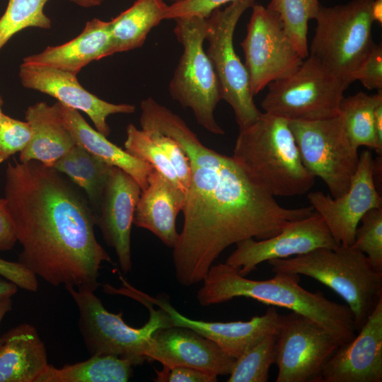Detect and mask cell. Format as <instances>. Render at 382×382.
Masks as SVG:
<instances>
[{
  "label": "cell",
  "mask_w": 382,
  "mask_h": 382,
  "mask_svg": "<svg viewBox=\"0 0 382 382\" xmlns=\"http://www.w3.org/2000/svg\"><path fill=\"white\" fill-rule=\"evenodd\" d=\"M359 81L368 90L382 91V46L375 45L350 78V83Z\"/></svg>",
  "instance_id": "obj_37"
},
{
  "label": "cell",
  "mask_w": 382,
  "mask_h": 382,
  "mask_svg": "<svg viewBox=\"0 0 382 382\" xmlns=\"http://www.w3.org/2000/svg\"><path fill=\"white\" fill-rule=\"evenodd\" d=\"M382 99V91L374 95L358 92L342 98L339 114L343 120L347 137L352 146L359 149L364 146L377 149L374 111L378 102Z\"/></svg>",
  "instance_id": "obj_29"
},
{
  "label": "cell",
  "mask_w": 382,
  "mask_h": 382,
  "mask_svg": "<svg viewBox=\"0 0 382 382\" xmlns=\"http://www.w3.org/2000/svg\"><path fill=\"white\" fill-rule=\"evenodd\" d=\"M173 32L183 52L169 83L173 99L192 111L197 123L212 134L224 130L215 120L214 111L221 100L214 66L204 50L207 18L188 16L174 20Z\"/></svg>",
  "instance_id": "obj_8"
},
{
  "label": "cell",
  "mask_w": 382,
  "mask_h": 382,
  "mask_svg": "<svg viewBox=\"0 0 382 382\" xmlns=\"http://www.w3.org/2000/svg\"><path fill=\"white\" fill-rule=\"evenodd\" d=\"M104 0H71V1L83 7L98 6Z\"/></svg>",
  "instance_id": "obj_46"
},
{
  "label": "cell",
  "mask_w": 382,
  "mask_h": 382,
  "mask_svg": "<svg viewBox=\"0 0 382 382\" xmlns=\"http://www.w3.org/2000/svg\"><path fill=\"white\" fill-rule=\"evenodd\" d=\"M289 125L304 166L325 183L331 197L345 193L357 170L359 154L347 137L341 115L289 120Z\"/></svg>",
  "instance_id": "obj_11"
},
{
  "label": "cell",
  "mask_w": 382,
  "mask_h": 382,
  "mask_svg": "<svg viewBox=\"0 0 382 382\" xmlns=\"http://www.w3.org/2000/svg\"><path fill=\"white\" fill-rule=\"evenodd\" d=\"M307 198L310 205L323 219L336 243L352 245L362 216L372 209L382 207V198L376 185L371 152L364 150L359 155L349 188L342 195L334 198L321 191H311Z\"/></svg>",
  "instance_id": "obj_15"
},
{
  "label": "cell",
  "mask_w": 382,
  "mask_h": 382,
  "mask_svg": "<svg viewBox=\"0 0 382 382\" xmlns=\"http://www.w3.org/2000/svg\"><path fill=\"white\" fill-rule=\"evenodd\" d=\"M339 345L328 330L311 318L294 311L279 315L276 382H320L326 361Z\"/></svg>",
  "instance_id": "obj_13"
},
{
  "label": "cell",
  "mask_w": 382,
  "mask_h": 382,
  "mask_svg": "<svg viewBox=\"0 0 382 382\" xmlns=\"http://www.w3.org/2000/svg\"><path fill=\"white\" fill-rule=\"evenodd\" d=\"M236 245L225 263L237 268L238 274L243 277L265 261L291 257L320 248L338 246L316 211L306 218L290 222L271 238L260 241L250 238L238 242Z\"/></svg>",
  "instance_id": "obj_16"
},
{
  "label": "cell",
  "mask_w": 382,
  "mask_h": 382,
  "mask_svg": "<svg viewBox=\"0 0 382 382\" xmlns=\"http://www.w3.org/2000/svg\"><path fill=\"white\" fill-rule=\"evenodd\" d=\"M168 5L163 0H137L111 22V40L108 56L141 47L164 16Z\"/></svg>",
  "instance_id": "obj_26"
},
{
  "label": "cell",
  "mask_w": 382,
  "mask_h": 382,
  "mask_svg": "<svg viewBox=\"0 0 382 382\" xmlns=\"http://www.w3.org/2000/svg\"><path fill=\"white\" fill-rule=\"evenodd\" d=\"M30 138L31 129L27 121L18 120L3 113L0 119V163L13 154L21 153Z\"/></svg>",
  "instance_id": "obj_35"
},
{
  "label": "cell",
  "mask_w": 382,
  "mask_h": 382,
  "mask_svg": "<svg viewBox=\"0 0 382 382\" xmlns=\"http://www.w3.org/2000/svg\"><path fill=\"white\" fill-rule=\"evenodd\" d=\"M12 309V301L10 296L0 297V325L4 316ZM1 335L0 333V343Z\"/></svg>",
  "instance_id": "obj_45"
},
{
  "label": "cell",
  "mask_w": 382,
  "mask_h": 382,
  "mask_svg": "<svg viewBox=\"0 0 382 382\" xmlns=\"http://www.w3.org/2000/svg\"><path fill=\"white\" fill-rule=\"evenodd\" d=\"M146 356L163 366H188L217 376L229 375L236 360L212 340L179 326L157 330Z\"/></svg>",
  "instance_id": "obj_20"
},
{
  "label": "cell",
  "mask_w": 382,
  "mask_h": 382,
  "mask_svg": "<svg viewBox=\"0 0 382 382\" xmlns=\"http://www.w3.org/2000/svg\"><path fill=\"white\" fill-rule=\"evenodd\" d=\"M18 291V286L14 283L0 278V297L13 296Z\"/></svg>",
  "instance_id": "obj_43"
},
{
  "label": "cell",
  "mask_w": 382,
  "mask_h": 382,
  "mask_svg": "<svg viewBox=\"0 0 382 382\" xmlns=\"http://www.w3.org/2000/svg\"><path fill=\"white\" fill-rule=\"evenodd\" d=\"M371 15L373 22L382 24V0H373Z\"/></svg>",
  "instance_id": "obj_44"
},
{
  "label": "cell",
  "mask_w": 382,
  "mask_h": 382,
  "mask_svg": "<svg viewBox=\"0 0 382 382\" xmlns=\"http://www.w3.org/2000/svg\"><path fill=\"white\" fill-rule=\"evenodd\" d=\"M374 126L378 156L382 154V99L376 105L374 111Z\"/></svg>",
  "instance_id": "obj_42"
},
{
  "label": "cell",
  "mask_w": 382,
  "mask_h": 382,
  "mask_svg": "<svg viewBox=\"0 0 382 382\" xmlns=\"http://www.w3.org/2000/svg\"><path fill=\"white\" fill-rule=\"evenodd\" d=\"M3 104H4V101L1 97L0 96V119H1V115H3V112H2Z\"/></svg>",
  "instance_id": "obj_47"
},
{
  "label": "cell",
  "mask_w": 382,
  "mask_h": 382,
  "mask_svg": "<svg viewBox=\"0 0 382 382\" xmlns=\"http://www.w3.org/2000/svg\"><path fill=\"white\" fill-rule=\"evenodd\" d=\"M145 131L165 153L186 194L191 178V168L187 156L179 144L170 137L156 130Z\"/></svg>",
  "instance_id": "obj_36"
},
{
  "label": "cell",
  "mask_w": 382,
  "mask_h": 382,
  "mask_svg": "<svg viewBox=\"0 0 382 382\" xmlns=\"http://www.w3.org/2000/svg\"><path fill=\"white\" fill-rule=\"evenodd\" d=\"M274 197L310 192L316 177L304 166L289 120L262 112L240 129L232 156Z\"/></svg>",
  "instance_id": "obj_4"
},
{
  "label": "cell",
  "mask_w": 382,
  "mask_h": 382,
  "mask_svg": "<svg viewBox=\"0 0 382 382\" xmlns=\"http://www.w3.org/2000/svg\"><path fill=\"white\" fill-rule=\"evenodd\" d=\"M4 199L22 246L18 262L52 286L96 291L103 262L97 215L74 183L37 161L8 163Z\"/></svg>",
  "instance_id": "obj_2"
},
{
  "label": "cell",
  "mask_w": 382,
  "mask_h": 382,
  "mask_svg": "<svg viewBox=\"0 0 382 382\" xmlns=\"http://www.w3.org/2000/svg\"><path fill=\"white\" fill-rule=\"evenodd\" d=\"M357 332L328 359L320 382L382 381V300Z\"/></svg>",
  "instance_id": "obj_18"
},
{
  "label": "cell",
  "mask_w": 382,
  "mask_h": 382,
  "mask_svg": "<svg viewBox=\"0 0 382 382\" xmlns=\"http://www.w3.org/2000/svg\"><path fill=\"white\" fill-rule=\"evenodd\" d=\"M115 293L135 301H145L157 306L168 315L172 326L188 328L212 340L229 356L236 359L265 337L277 333L279 314L275 306H269L265 314L248 321L209 322L190 318L175 310L164 296L156 297L138 290L125 279Z\"/></svg>",
  "instance_id": "obj_14"
},
{
  "label": "cell",
  "mask_w": 382,
  "mask_h": 382,
  "mask_svg": "<svg viewBox=\"0 0 382 382\" xmlns=\"http://www.w3.org/2000/svg\"><path fill=\"white\" fill-rule=\"evenodd\" d=\"M112 167L77 144L52 166L83 190L96 215Z\"/></svg>",
  "instance_id": "obj_28"
},
{
  "label": "cell",
  "mask_w": 382,
  "mask_h": 382,
  "mask_svg": "<svg viewBox=\"0 0 382 382\" xmlns=\"http://www.w3.org/2000/svg\"><path fill=\"white\" fill-rule=\"evenodd\" d=\"M25 120L31 138L20 153V162L39 161L52 166L75 145V141L61 115L58 102L50 105L39 102L28 108Z\"/></svg>",
  "instance_id": "obj_23"
},
{
  "label": "cell",
  "mask_w": 382,
  "mask_h": 382,
  "mask_svg": "<svg viewBox=\"0 0 382 382\" xmlns=\"http://www.w3.org/2000/svg\"><path fill=\"white\" fill-rule=\"evenodd\" d=\"M373 0L320 6L308 55L320 62L348 86L353 72L376 45L372 37Z\"/></svg>",
  "instance_id": "obj_7"
},
{
  "label": "cell",
  "mask_w": 382,
  "mask_h": 382,
  "mask_svg": "<svg viewBox=\"0 0 382 382\" xmlns=\"http://www.w3.org/2000/svg\"><path fill=\"white\" fill-rule=\"evenodd\" d=\"M48 1L8 0L6 11L0 18V50L16 33L24 28L48 29L51 27V21L43 11Z\"/></svg>",
  "instance_id": "obj_32"
},
{
  "label": "cell",
  "mask_w": 382,
  "mask_h": 382,
  "mask_svg": "<svg viewBox=\"0 0 382 382\" xmlns=\"http://www.w3.org/2000/svg\"><path fill=\"white\" fill-rule=\"evenodd\" d=\"M234 0H185L168 6L164 20L178 18L199 16L207 18L211 13L222 5Z\"/></svg>",
  "instance_id": "obj_38"
},
{
  "label": "cell",
  "mask_w": 382,
  "mask_h": 382,
  "mask_svg": "<svg viewBox=\"0 0 382 382\" xmlns=\"http://www.w3.org/2000/svg\"><path fill=\"white\" fill-rule=\"evenodd\" d=\"M319 0H270L267 7L281 19L285 30L303 59L308 56V25L315 19Z\"/></svg>",
  "instance_id": "obj_30"
},
{
  "label": "cell",
  "mask_w": 382,
  "mask_h": 382,
  "mask_svg": "<svg viewBox=\"0 0 382 382\" xmlns=\"http://www.w3.org/2000/svg\"><path fill=\"white\" fill-rule=\"evenodd\" d=\"M157 382H216L217 376L192 367L176 366H163L161 371L156 370Z\"/></svg>",
  "instance_id": "obj_39"
},
{
  "label": "cell",
  "mask_w": 382,
  "mask_h": 382,
  "mask_svg": "<svg viewBox=\"0 0 382 382\" xmlns=\"http://www.w3.org/2000/svg\"><path fill=\"white\" fill-rule=\"evenodd\" d=\"M261 103L265 112L288 120H324L339 115L345 83L308 55L291 74L268 86Z\"/></svg>",
  "instance_id": "obj_9"
},
{
  "label": "cell",
  "mask_w": 382,
  "mask_h": 382,
  "mask_svg": "<svg viewBox=\"0 0 382 382\" xmlns=\"http://www.w3.org/2000/svg\"><path fill=\"white\" fill-rule=\"evenodd\" d=\"M141 192L132 176L113 166L97 212L96 225L107 245L115 250L124 273L132 268L131 231Z\"/></svg>",
  "instance_id": "obj_19"
},
{
  "label": "cell",
  "mask_w": 382,
  "mask_h": 382,
  "mask_svg": "<svg viewBox=\"0 0 382 382\" xmlns=\"http://www.w3.org/2000/svg\"><path fill=\"white\" fill-rule=\"evenodd\" d=\"M277 333L271 334L236 359L228 382H267L275 362Z\"/></svg>",
  "instance_id": "obj_31"
},
{
  "label": "cell",
  "mask_w": 382,
  "mask_h": 382,
  "mask_svg": "<svg viewBox=\"0 0 382 382\" xmlns=\"http://www.w3.org/2000/svg\"><path fill=\"white\" fill-rule=\"evenodd\" d=\"M255 4V0H234L224 9L214 10L207 18L206 53L216 72L221 100L233 109L239 129L253 123L262 113L254 102L247 69L233 46L240 18Z\"/></svg>",
  "instance_id": "obj_10"
},
{
  "label": "cell",
  "mask_w": 382,
  "mask_h": 382,
  "mask_svg": "<svg viewBox=\"0 0 382 382\" xmlns=\"http://www.w3.org/2000/svg\"><path fill=\"white\" fill-rule=\"evenodd\" d=\"M65 289L79 308V330L91 355H113L129 359L133 365L142 364L153 334L172 326L167 313L147 301L139 303L149 309V320L141 328H133L123 320L122 312L115 314L106 310L94 291L72 286Z\"/></svg>",
  "instance_id": "obj_6"
},
{
  "label": "cell",
  "mask_w": 382,
  "mask_h": 382,
  "mask_svg": "<svg viewBox=\"0 0 382 382\" xmlns=\"http://www.w3.org/2000/svg\"><path fill=\"white\" fill-rule=\"evenodd\" d=\"M140 107L141 129L175 139L190 163L183 226L173 247L180 284L202 282L228 246L250 238H271L290 222L315 212L311 205L279 204L236 159L205 146L180 116L154 98L145 99Z\"/></svg>",
  "instance_id": "obj_1"
},
{
  "label": "cell",
  "mask_w": 382,
  "mask_h": 382,
  "mask_svg": "<svg viewBox=\"0 0 382 382\" xmlns=\"http://www.w3.org/2000/svg\"><path fill=\"white\" fill-rule=\"evenodd\" d=\"M19 76L24 87L51 96L67 107L85 112L96 129L105 137L110 132L107 122L109 115L130 114L136 109L131 104H114L99 98L81 86L76 75L55 68L23 63Z\"/></svg>",
  "instance_id": "obj_17"
},
{
  "label": "cell",
  "mask_w": 382,
  "mask_h": 382,
  "mask_svg": "<svg viewBox=\"0 0 382 382\" xmlns=\"http://www.w3.org/2000/svg\"><path fill=\"white\" fill-rule=\"evenodd\" d=\"M0 276L24 290L36 291L38 289L37 276L19 262L0 258Z\"/></svg>",
  "instance_id": "obj_40"
},
{
  "label": "cell",
  "mask_w": 382,
  "mask_h": 382,
  "mask_svg": "<svg viewBox=\"0 0 382 382\" xmlns=\"http://www.w3.org/2000/svg\"><path fill=\"white\" fill-rule=\"evenodd\" d=\"M267 262L274 273L306 275L335 291L352 311L357 332L382 300V272L352 245L320 248Z\"/></svg>",
  "instance_id": "obj_5"
},
{
  "label": "cell",
  "mask_w": 382,
  "mask_h": 382,
  "mask_svg": "<svg viewBox=\"0 0 382 382\" xmlns=\"http://www.w3.org/2000/svg\"><path fill=\"white\" fill-rule=\"evenodd\" d=\"M17 242L14 224L4 198H0V250H9Z\"/></svg>",
  "instance_id": "obj_41"
},
{
  "label": "cell",
  "mask_w": 382,
  "mask_h": 382,
  "mask_svg": "<svg viewBox=\"0 0 382 382\" xmlns=\"http://www.w3.org/2000/svg\"><path fill=\"white\" fill-rule=\"evenodd\" d=\"M169 1H173V3H175V2L183 1H185V0H169Z\"/></svg>",
  "instance_id": "obj_48"
},
{
  "label": "cell",
  "mask_w": 382,
  "mask_h": 382,
  "mask_svg": "<svg viewBox=\"0 0 382 382\" xmlns=\"http://www.w3.org/2000/svg\"><path fill=\"white\" fill-rule=\"evenodd\" d=\"M266 280H252L226 263L212 265L197 293L199 304L207 306L247 297L270 306L286 308L320 324L342 345L357 335L354 316L347 304L327 299L321 291L311 292L299 284L297 274L275 272Z\"/></svg>",
  "instance_id": "obj_3"
},
{
  "label": "cell",
  "mask_w": 382,
  "mask_h": 382,
  "mask_svg": "<svg viewBox=\"0 0 382 382\" xmlns=\"http://www.w3.org/2000/svg\"><path fill=\"white\" fill-rule=\"evenodd\" d=\"M133 364L113 355H91L83 361L57 368L48 364L36 382H127Z\"/></svg>",
  "instance_id": "obj_27"
},
{
  "label": "cell",
  "mask_w": 382,
  "mask_h": 382,
  "mask_svg": "<svg viewBox=\"0 0 382 382\" xmlns=\"http://www.w3.org/2000/svg\"><path fill=\"white\" fill-rule=\"evenodd\" d=\"M110 40V21L93 18L73 40L47 47L39 54L26 57L23 63L52 67L76 75L90 62L108 57Z\"/></svg>",
  "instance_id": "obj_22"
},
{
  "label": "cell",
  "mask_w": 382,
  "mask_h": 382,
  "mask_svg": "<svg viewBox=\"0 0 382 382\" xmlns=\"http://www.w3.org/2000/svg\"><path fill=\"white\" fill-rule=\"evenodd\" d=\"M359 223L352 245L362 252L376 270L382 272V207L368 211Z\"/></svg>",
  "instance_id": "obj_34"
},
{
  "label": "cell",
  "mask_w": 382,
  "mask_h": 382,
  "mask_svg": "<svg viewBox=\"0 0 382 382\" xmlns=\"http://www.w3.org/2000/svg\"><path fill=\"white\" fill-rule=\"evenodd\" d=\"M126 133L127 138L124 144L125 151L132 156L150 164L174 186L184 192L165 153L149 133L142 129H139L133 124L127 125Z\"/></svg>",
  "instance_id": "obj_33"
},
{
  "label": "cell",
  "mask_w": 382,
  "mask_h": 382,
  "mask_svg": "<svg viewBox=\"0 0 382 382\" xmlns=\"http://www.w3.org/2000/svg\"><path fill=\"white\" fill-rule=\"evenodd\" d=\"M185 201V193L153 169L148 185L141 192L133 224L149 231L166 246L173 248L179 236L176 218L183 210Z\"/></svg>",
  "instance_id": "obj_21"
},
{
  "label": "cell",
  "mask_w": 382,
  "mask_h": 382,
  "mask_svg": "<svg viewBox=\"0 0 382 382\" xmlns=\"http://www.w3.org/2000/svg\"><path fill=\"white\" fill-rule=\"evenodd\" d=\"M59 108L76 144L107 163L118 167L132 176L143 190L148 185L154 168L112 143L106 137L91 127L80 112L58 102Z\"/></svg>",
  "instance_id": "obj_25"
},
{
  "label": "cell",
  "mask_w": 382,
  "mask_h": 382,
  "mask_svg": "<svg viewBox=\"0 0 382 382\" xmlns=\"http://www.w3.org/2000/svg\"><path fill=\"white\" fill-rule=\"evenodd\" d=\"M241 45L253 96L270 83L294 73L303 59L291 43L279 16L255 4Z\"/></svg>",
  "instance_id": "obj_12"
},
{
  "label": "cell",
  "mask_w": 382,
  "mask_h": 382,
  "mask_svg": "<svg viewBox=\"0 0 382 382\" xmlns=\"http://www.w3.org/2000/svg\"><path fill=\"white\" fill-rule=\"evenodd\" d=\"M48 364L45 344L32 325L22 323L1 336L0 382H36Z\"/></svg>",
  "instance_id": "obj_24"
}]
</instances>
